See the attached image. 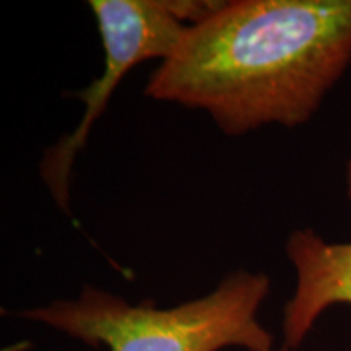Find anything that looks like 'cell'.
I'll return each instance as SVG.
<instances>
[{
  "instance_id": "3",
  "label": "cell",
  "mask_w": 351,
  "mask_h": 351,
  "mask_svg": "<svg viewBox=\"0 0 351 351\" xmlns=\"http://www.w3.org/2000/svg\"><path fill=\"white\" fill-rule=\"evenodd\" d=\"M218 2L192 0H91L104 51L103 73L75 98L85 104L78 125L44 152L41 178L65 213L70 207V179L75 158L85 147L91 127L106 111L119 83L132 69L150 59L171 56L187 21L204 19Z\"/></svg>"
},
{
  "instance_id": "4",
  "label": "cell",
  "mask_w": 351,
  "mask_h": 351,
  "mask_svg": "<svg viewBox=\"0 0 351 351\" xmlns=\"http://www.w3.org/2000/svg\"><path fill=\"white\" fill-rule=\"evenodd\" d=\"M296 288L283 309V346L295 351L328 307H351V243H328L309 228L287 243Z\"/></svg>"
},
{
  "instance_id": "6",
  "label": "cell",
  "mask_w": 351,
  "mask_h": 351,
  "mask_svg": "<svg viewBox=\"0 0 351 351\" xmlns=\"http://www.w3.org/2000/svg\"><path fill=\"white\" fill-rule=\"evenodd\" d=\"M275 351H291V350H288V348H285V346H282V348H280V350H275Z\"/></svg>"
},
{
  "instance_id": "1",
  "label": "cell",
  "mask_w": 351,
  "mask_h": 351,
  "mask_svg": "<svg viewBox=\"0 0 351 351\" xmlns=\"http://www.w3.org/2000/svg\"><path fill=\"white\" fill-rule=\"evenodd\" d=\"M350 64L351 0H231L187 26L145 95L238 137L306 124Z\"/></svg>"
},
{
  "instance_id": "2",
  "label": "cell",
  "mask_w": 351,
  "mask_h": 351,
  "mask_svg": "<svg viewBox=\"0 0 351 351\" xmlns=\"http://www.w3.org/2000/svg\"><path fill=\"white\" fill-rule=\"evenodd\" d=\"M270 278L238 270L208 295L173 307L124 298L85 285L75 300H57L16 315L109 351H275L274 335L258 320Z\"/></svg>"
},
{
  "instance_id": "5",
  "label": "cell",
  "mask_w": 351,
  "mask_h": 351,
  "mask_svg": "<svg viewBox=\"0 0 351 351\" xmlns=\"http://www.w3.org/2000/svg\"><path fill=\"white\" fill-rule=\"evenodd\" d=\"M345 181H346V194H348V199L351 200V160L348 161V165H346Z\"/></svg>"
}]
</instances>
